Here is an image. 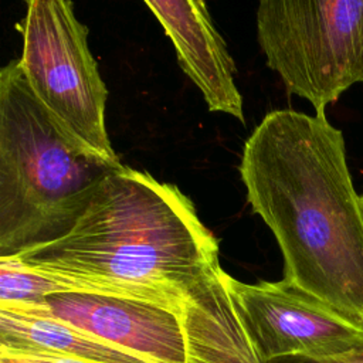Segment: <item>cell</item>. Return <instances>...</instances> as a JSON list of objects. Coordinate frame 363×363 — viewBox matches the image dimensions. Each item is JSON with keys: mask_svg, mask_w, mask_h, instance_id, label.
Here are the masks:
<instances>
[{"mask_svg": "<svg viewBox=\"0 0 363 363\" xmlns=\"http://www.w3.org/2000/svg\"><path fill=\"white\" fill-rule=\"evenodd\" d=\"M75 291L54 277L23 265L17 258H0V306L31 308L47 296Z\"/></svg>", "mask_w": 363, "mask_h": 363, "instance_id": "11", "label": "cell"}, {"mask_svg": "<svg viewBox=\"0 0 363 363\" xmlns=\"http://www.w3.org/2000/svg\"><path fill=\"white\" fill-rule=\"evenodd\" d=\"M13 309L58 319L152 363L189 362L183 311L157 302L68 291L52 294L37 306Z\"/></svg>", "mask_w": 363, "mask_h": 363, "instance_id": "7", "label": "cell"}, {"mask_svg": "<svg viewBox=\"0 0 363 363\" xmlns=\"http://www.w3.org/2000/svg\"><path fill=\"white\" fill-rule=\"evenodd\" d=\"M0 354L89 363H152L58 319L1 306Z\"/></svg>", "mask_w": 363, "mask_h": 363, "instance_id": "10", "label": "cell"}, {"mask_svg": "<svg viewBox=\"0 0 363 363\" xmlns=\"http://www.w3.org/2000/svg\"><path fill=\"white\" fill-rule=\"evenodd\" d=\"M237 313L262 360L363 349V325L288 282H241L227 274Z\"/></svg>", "mask_w": 363, "mask_h": 363, "instance_id": "6", "label": "cell"}, {"mask_svg": "<svg viewBox=\"0 0 363 363\" xmlns=\"http://www.w3.org/2000/svg\"><path fill=\"white\" fill-rule=\"evenodd\" d=\"M145 4L172 40L182 69L201 91L208 109L244 123L242 98L234 82L235 65L207 4L200 0H146Z\"/></svg>", "mask_w": 363, "mask_h": 363, "instance_id": "8", "label": "cell"}, {"mask_svg": "<svg viewBox=\"0 0 363 363\" xmlns=\"http://www.w3.org/2000/svg\"><path fill=\"white\" fill-rule=\"evenodd\" d=\"M257 37L267 65L316 115L363 82V0H262Z\"/></svg>", "mask_w": 363, "mask_h": 363, "instance_id": "4", "label": "cell"}, {"mask_svg": "<svg viewBox=\"0 0 363 363\" xmlns=\"http://www.w3.org/2000/svg\"><path fill=\"white\" fill-rule=\"evenodd\" d=\"M71 136L30 89L18 61L0 71V258L69 231L119 169Z\"/></svg>", "mask_w": 363, "mask_h": 363, "instance_id": "3", "label": "cell"}, {"mask_svg": "<svg viewBox=\"0 0 363 363\" xmlns=\"http://www.w3.org/2000/svg\"><path fill=\"white\" fill-rule=\"evenodd\" d=\"M362 199H363V196H362Z\"/></svg>", "mask_w": 363, "mask_h": 363, "instance_id": "14", "label": "cell"}, {"mask_svg": "<svg viewBox=\"0 0 363 363\" xmlns=\"http://www.w3.org/2000/svg\"><path fill=\"white\" fill-rule=\"evenodd\" d=\"M75 291L122 295L179 311L221 267L218 241L176 186L121 166L62 237L14 255Z\"/></svg>", "mask_w": 363, "mask_h": 363, "instance_id": "2", "label": "cell"}, {"mask_svg": "<svg viewBox=\"0 0 363 363\" xmlns=\"http://www.w3.org/2000/svg\"><path fill=\"white\" fill-rule=\"evenodd\" d=\"M17 28L23 38L17 61L35 98L79 143L121 163L105 126L108 91L72 3L30 0Z\"/></svg>", "mask_w": 363, "mask_h": 363, "instance_id": "5", "label": "cell"}, {"mask_svg": "<svg viewBox=\"0 0 363 363\" xmlns=\"http://www.w3.org/2000/svg\"><path fill=\"white\" fill-rule=\"evenodd\" d=\"M247 200L284 257V281L363 325V199L325 115L277 109L244 143Z\"/></svg>", "mask_w": 363, "mask_h": 363, "instance_id": "1", "label": "cell"}, {"mask_svg": "<svg viewBox=\"0 0 363 363\" xmlns=\"http://www.w3.org/2000/svg\"><path fill=\"white\" fill-rule=\"evenodd\" d=\"M187 363H267L250 339L221 268L184 301Z\"/></svg>", "mask_w": 363, "mask_h": 363, "instance_id": "9", "label": "cell"}, {"mask_svg": "<svg viewBox=\"0 0 363 363\" xmlns=\"http://www.w3.org/2000/svg\"><path fill=\"white\" fill-rule=\"evenodd\" d=\"M0 363H89V362L74 360V359L41 357V356H11V354H0Z\"/></svg>", "mask_w": 363, "mask_h": 363, "instance_id": "13", "label": "cell"}, {"mask_svg": "<svg viewBox=\"0 0 363 363\" xmlns=\"http://www.w3.org/2000/svg\"><path fill=\"white\" fill-rule=\"evenodd\" d=\"M267 363H363V349L333 356H286Z\"/></svg>", "mask_w": 363, "mask_h": 363, "instance_id": "12", "label": "cell"}]
</instances>
